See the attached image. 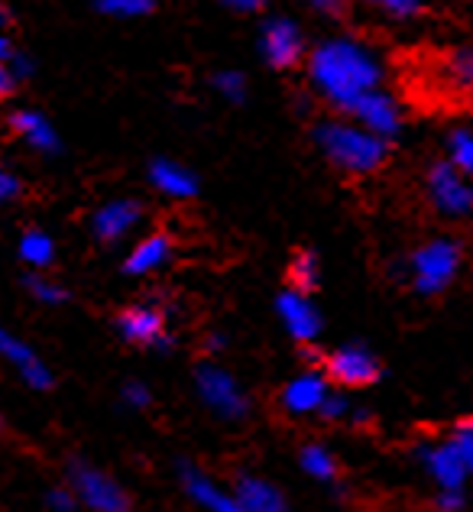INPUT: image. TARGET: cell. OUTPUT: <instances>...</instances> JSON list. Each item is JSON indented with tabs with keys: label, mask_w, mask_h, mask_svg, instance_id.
I'll list each match as a JSON object with an SVG mask.
<instances>
[{
	"label": "cell",
	"mask_w": 473,
	"mask_h": 512,
	"mask_svg": "<svg viewBox=\"0 0 473 512\" xmlns=\"http://www.w3.org/2000/svg\"><path fill=\"white\" fill-rule=\"evenodd\" d=\"M237 496L250 512H292V506H289L286 496H282V490L273 487L269 480L256 477V474H243L237 480Z\"/></svg>",
	"instance_id": "44dd1931"
},
{
	"label": "cell",
	"mask_w": 473,
	"mask_h": 512,
	"mask_svg": "<svg viewBox=\"0 0 473 512\" xmlns=\"http://www.w3.org/2000/svg\"><path fill=\"white\" fill-rule=\"evenodd\" d=\"M315 13H324V17H344L347 13V0H302Z\"/></svg>",
	"instance_id": "8d00e7d4"
},
{
	"label": "cell",
	"mask_w": 473,
	"mask_h": 512,
	"mask_svg": "<svg viewBox=\"0 0 473 512\" xmlns=\"http://www.w3.org/2000/svg\"><path fill=\"white\" fill-rule=\"evenodd\" d=\"M308 39L305 30L292 17H266L260 26V56L269 69L295 72L308 59Z\"/></svg>",
	"instance_id": "8992f818"
},
{
	"label": "cell",
	"mask_w": 473,
	"mask_h": 512,
	"mask_svg": "<svg viewBox=\"0 0 473 512\" xmlns=\"http://www.w3.org/2000/svg\"><path fill=\"white\" fill-rule=\"evenodd\" d=\"M120 399H124V406H130V409H150L153 393H150V386H146V383L127 380L124 389H120Z\"/></svg>",
	"instance_id": "1f68e13d"
},
{
	"label": "cell",
	"mask_w": 473,
	"mask_h": 512,
	"mask_svg": "<svg viewBox=\"0 0 473 512\" xmlns=\"http://www.w3.org/2000/svg\"><path fill=\"white\" fill-rule=\"evenodd\" d=\"M299 464H302L305 474L312 480H318V483H334L337 474H341L337 457L324 448V444H305V448L299 451Z\"/></svg>",
	"instance_id": "7402d4cb"
},
{
	"label": "cell",
	"mask_w": 473,
	"mask_h": 512,
	"mask_svg": "<svg viewBox=\"0 0 473 512\" xmlns=\"http://www.w3.org/2000/svg\"><path fill=\"white\" fill-rule=\"evenodd\" d=\"M289 282L302 292H315L321 286V260L315 250H295L289 260Z\"/></svg>",
	"instance_id": "603a6c76"
},
{
	"label": "cell",
	"mask_w": 473,
	"mask_h": 512,
	"mask_svg": "<svg viewBox=\"0 0 473 512\" xmlns=\"http://www.w3.org/2000/svg\"><path fill=\"white\" fill-rule=\"evenodd\" d=\"M324 373L331 376L334 386L341 389H363V386H373L376 380L383 376V363L380 357L373 354L367 344H341L334 347L328 357H324Z\"/></svg>",
	"instance_id": "ba28073f"
},
{
	"label": "cell",
	"mask_w": 473,
	"mask_h": 512,
	"mask_svg": "<svg viewBox=\"0 0 473 512\" xmlns=\"http://www.w3.org/2000/svg\"><path fill=\"white\" fill-rule=\"evenodd\" d=\"M10 26H13V10L4 4L0 7V33H10Z\"/></svg>",
	"instance_id": "b9f144b4"
},
{
	"label": "cell",
	"mask_w": 473,
	"mask_h": 512,
	"mask_svg": "<svg viewBox=\"0 0 473 512\" xmlns=\"http://www.w3.org/2000/svg\"><path fill=\"white\" fill-rule=\"evenodd\" d=\"M312 140L318 146V153L328 159L334 169H341L347 175H373L386 166L389 150L393 143L376 137L373 130H367L357 120H350L344 114L337 117H321L312 127Z\"/></svg>",
	"instance_id": "7a4b0ae2"
},
{
	"label": "cell",
	"mask_w": 473,
	"mask_h": 512,
	"mask_svg": "<svg viewBox=\"0 0 473 512\" xmlns=\"http://www.w3.org/2000/svg\"><path fill=\"white\" fill-rule=\"evenodd\" d=\"M0 65H7V69H10L13 75H17L23 85L30 82V78L36 75V62H33V56H30V52H23V49H17L10 59H4Z\"/></svg>",
	"instance_id": "e575fe53"
},
{
	"label": "cell",
	"mask_w": 473,
	"mask_h": 512,
	"mask_svg": "<svg viewBox=\"0 0 473 512\" xmlns=\"http://www.w3.org/2000/svg\"><path fill=\"white\" fill-rule=\"evenodd\" d=\"M350 120H357V124H363L367 130H373L376 137H383L393 143L399 133H402V124H405V117H402V104L393 91H389L386 85L383 88H376L370 94H363V98L350 107V114H344Z\"/></svg>",
	"instance_id": "8fae6325"
},
{
	"label": "cell",
	"mask_w": 473,
	"mask_h": 512,
	"mask_svg": "<svg viewBox=\"0 0 473 512\" xmlns=\"http://www.w3.org/2000/svg\"><path fill=\"white\" fill-rule=\"evenodd\" d=\"M0 354H4V360L20 373V380L30 389H36V393H49V389L56 386V376H52L49 363L23 338H17V334L0 331Z\"/></svg>",
	"instance_id": "2e32d148"
},
{
	"label": "cell",
	"mask_w": 473,
	"mask_h": 512,
	"mask_svg": "<svg viewBox=\"0 0 473 512\" xmlns=\"http://www.w3.org/2000/svg\"><path fill=\"white\" fill-rule=\"evenodd\" d=\"M276 315L282 321V328L289 331V338L295 344H315L324 331V318L318 312V305L312 299V292H302V289H282L276 295Z\"/></svg>",
	"instance_id": "9c48e42d"
},
{
	"label": "cell",
	"mask_w": 473,
	"mask_h": 512,
	"mask_svg": "<svg viewBox=\"0 0 473 512\" xmlns=\"http://www.w3.org/2000/svg\"><path fill=\"white\" fill-rule=\"evenodd\" d=\"M360 4H370L393 20H415L428 10V0H360Z\"/></svg>",
	"instance_id": "f1b7e54d"
},
{
	"label": "cell",
	"mask_w": 473,
	"mask_h": 512,
	"mask_svg": "<svg viewBox=\"0 0 473 512\" xmlns=\"http://www.w3.org/2000/svg\"><path fill=\"white\" fill-rule=\"evenodd\" d=\"M81 506V500H78V493L69 487V490H65V487H56V490H49L46 493V509L49 512H75Z\"/></svg>",
	"instance_id": "836d02e7"
},
{
	"label": "cell",
	"mask_w": 473,
	"mask_h": 512,
	"mask_svg": "<svg viewBox=\"0 0 473 512\" xmlns=\"http://www.w3.org/2000/svg\"><path fill=\"white\" fill-rule=\"evenodd\" d=\"M415 457L425 467V474L438 483V490H464L467 477H473L451 441H422L415 448Z\"/></svg>",
	"instance_id": "7c38bea8"
},
{
	"label": "cell",
	"mask_w": 473,
	"mask_h": 512,
	"mask_svg": "<svg viewBox=\"0 0 473 512\" xmlns=\"http://www.w3.org/2000/svg\"><path fill=\"white\" fill-rule=\"evenodd\" d=\"M308 85L337 114H350L363 94L386 85V65L354 36H328L305 59Z\"/></svg>",
	"instance_id": "6da1fadb"
},
{
	"label": "cell",
	"mask_w": 473,
	"mask_h": 512,
	"mask_svg": "<svg viewBox=\"0 0 473 512\" xmlns=\"http://www.w3.org/2000/svg\"><path fill=\"white\" fill-rule=\"evenodd\" d=\"M211 88L218 91V98H224L227 104H243L247 101V75H243L240 69H221L211 75Z\"/></svg>",
	"instance_id": "4316f807"
},
{
	"label": "cell",
	"mask_w": 473,
	"mask_h": 512,
	"mask_svg": "<svg viewBox=\"0 0 473 512\" xmlns=\"http://www.w3.org/2000/svg\"><path fill=\"white\" fill-rule=\"evenodd\" d=\"M467 500H464V490H441V496L435 500L438 512H464Z\"/></svg>",
	"instance_id": "d590c367"
},
{
	"label": "cell",
	"mask_w": 473,
	"mask_h": 512,
	"mask_svg": "<svg viewBox=\"0 0 473 512\" xmlns=\"http://www.w3.org/2000/svg\"><path fill=\"white\" fill-rule=\"evenodd\" d=\"M373 412L363 409V406H354V412H350V425H370Z\"/></svg>",
	"instance_id": "60d3db41"
},
{
	"label": "cell",
	"mask_w": 473,
	"mask_h": 512,
	"mask_svg": "<svg viewBox=\"0 0 473 512\" xmlns=\"http://www.w3.org/2000/svg\"><path fill=\"white\" fill-rule=\"evenodd\" d=\"M448 159L473 179V130L470 127H454L448 133Z\"/></svg>",
	"instance_id": "83f0119b"
},
{
	"label": "cell",
	"mask_w": 473,
	"mask_h": 512,
	"mask_svg": "<svg viewBox=\"0 0 473 512\" xmlns=\"http://www.w3.org/2000/svg\"><path fill=\"white\" fill-rule=\"evenodd\" d=\"M214 4H221L234 13H263L266 10V0H214Z\"/></svg>",
	"instance_id": "74e56055"
},
{
	"label": "cell",
	"mask_w": 473,
	"mask_h": 512,
	"mask_svg": "<svg viewBox=\"0 0 473 512\" xmlns=\"http://www.w3.org/2000/svg\"><path fill=\"white\" fill-rule=\"evenodd\" d=\"M23 289L39 305H65L69 302V289H65L62 282L49 279L46 273H33V269L23 276Z\"/></svg>",
	"instance_id": "d4e9b609"
},
{
	"label": "cell",
	"mask_w": 473,
	"mask_h": 512,
	"mask_svg": "<svg viewBox=\"0 0 473 512\" xmlns=\"http://www.w3.org/2000/svg\"><path fill=\"white\" fill-rule=\"evenodd\" d=\"M435 512H438V509H435Z\"/></svg>",
	"instance_id": "7bdbcfd3"
},
{
	"label": "cell",
	"mask_w": 473,
	"mask_h": 512,
	"mask_svg": "<svg viewBox=\"0 0 473 512\" xmlns=\"http://www.w3.org/2000/svg\"><path fill=\"white\" fill-rule=\"evenodd\" d=\"M441 75L457 91L473 94V49H451L441 62Z\"/></svg>",
	"instance_id": "cb8c5ba5"
},
{
	"label": "cell",
	"mask_w": 473,
	"mask_h": 512,
	"mask_svg": "<svg viewBox=\"0 0 473 512\" xmlns=\"http://www.w3.org/2000/svg\"><path fill=\"white\" fill-rule=\"evenodd\" d=\"M114 328H117V334L127 344L150 347V350L162 341V334H169V328H166V312H162L156 302L127 305L124 312H117Z\"/></svg>",
	"instance_id": "5bb4252c"
},
{
	"label": "cell",
	"mask_w": 473,
	"mask_h": 512,
	"mask_svg": "<svg viewBox=\"0 0 473 512\" xmlns=\"http://www.w3.org/2000/svg\"><path fill=\"white\" fill-rule=\"evenodd\" d=\"M94 10L111 20H140L156 10V0H94Z\"/></svg>",
	"instance_id": "484cf974"
},
{
	"label": "cell",
	"mask_w": 473,
	"mask_h": 512,
	"mask_svg": "<svg viewBox=\"0 0 473 512\" xmlns=\"http://www.w3.org/2000/svg\"><path fill=\"white\" fill-rule=\"evenodd\" d=\"M146 182H150L159 195H166L172 201H188L201 192L195 169H188L185 163L169 159V156H156L146 163Z\"/></svg>",
	"instance_id": "ac0fdd59"
},
{
	"label": "cell",
	"mask_w": 473,
	"mask_h": 512,
	"mask_svg": "<svg viewBox=\"0 0 473 512\" xmlns=\"http://www.w3.org/2000/svg\"><path fill=\"white\" fill-rule=\"evenodd\" d=\"M425 192L431 208L441 218H467V214H473V179L457 169L451 159H438V163L428 166Z\"/></svg>",
	"instance_id": "5b68a950"
},
{
	"label": "cell",
	"mask_w": 473,
	"mask_h": 512,
	"mask_svg": "<svg viewBox=\"0 0 473 512\" xmlns=\"http://www.w3.org/2000/svg\"><path fill=\"white\" fill-rule=\"evenodd\" d=\"M7 127L13 137H20L30 150H36L39 156H59L62 153V137L56 124L36 107H13L7 114Z\"/></svg>",
	"instance_id": "9a60e30c"
},
{
	"label": "cell",
	"mask_w": 473,
	"mask_h": 512,
	"mask_svg": "<svg viewBox=\"0 0 473 512\" xmlns=\"http://www.w3.org/2000/svg\"><path fill=\"white\" fill-rule=\"evenodd\" d=\"M172 253H175L172 250V237L162 234V231H153V234L140 237L137 244L130 247V253L124 256V266H120V269H124V273L133 276V279L153 276L172 260Z\"/></svg>",
	"instance_id": "d6986e66"
},
{
	"label": "cell",
	"mask_w": 473,
	"mask_h": 512,
	"mask_svg": "<svg viewBox=\"0 0 473 512\" xmlns=\"http://www.w3.org/2000/svg\"><path fill=\"white\" fill-rule=\"evenodd\" d=\"M20 85H23L20 78L13 75L7 65H0V94H4V98H13V94L20 91Z\"/></svg>",
	"instance_id": "f35d334b"
},
{
	"label": "cell",
	"mask_w": 473,
	"mask_h": 512,
	"mask_svg": "<svg viewBox=\"0 0 473 512\" xmlns=\"http://www.w3.org/2000/svg\"><path fill=\"white\" fill-rule=\"evenodd\" d=\"M23 192H26V185H23V179L13 169H0V201L4 205H13V201H20L23 198Z\"/></svg>",
	"instance_id": "d6a6232c"
},
{
	"label": "cell",
	"mask_w": 473,
	"mask_h": 512,
	"mask_svg": "<svg viewBox=\"0 0 473 512\" xmlns=\"http://www.w3.org/2000/svg\"><path fill=\"white\" fill-rule=\"evenodd\" d=\"M350 412H354L350 399L344 393H334V389H331V396L324 399V406H321L318 415H321L324 422H344V419H350Z\"/></svg>",
	"instance_id": "4dcf8cb0"
},
{
	"label": "cell",
	"mask_w": 473,
	"mask_h": 512,
	"mask_svg": "<svg viewBox=\"0 0 473 512\" xmlns=\"http://www.w3.org/2000/svg\"><path fill=\"white\" fill-rule=\"evenodd\" d=\"M448 441H451L454 448H457V454L464 457V464L470 467V474H473V419L457 422Z\"/></svg>",
	"instance_id": "f546056e"
},
{
	"label": "cell",
	"mask_w": 473,
	"mask_h": 512,
	"mask_svg": "<svg viewBox=\"0 0 473 512\" xmlns=\"http://www.w3.org/2000/svg\"><path fill=\"white\" fill-rule=\"evenodd\" d=\"M464 266V247L454 237H431L409 256V279L418 295H441L454 286Z\"/></svg>",
	"instance_id": "3957f363"
},
{
	"label": "cell",
	"mask_w": 473,
	"mask_h": 512,
	"mask_svg": "<svg viewBox=\"0 0 473 512\" xmlns=\"http://www.w3.org/2000/svg\"><path fill=\"white\" fill-rule=\"evenodd\" d=\"M69 487L91 512H133L127 490L107 470L88 461H69Z\"/></svg>",
	"instance_id": "52a82bcc"
},
{
	"label": "cell",
	"mask_w": 473,
	"mask_h": 512,
	"mask_svg": "<svg viewBox=\"0 0 473 512\" xmlns=\"http://www.w3.org/2000/svg\"><path fill=\"white\" fill-rule=\"evenodd\" d=\"M56 237L43 227H26L17 240V256L26 269H33V273H49L52 263H56Z\"/></svg>",
	"instance_id": "ffe728a7"
},
{
	"label": "cell",
	"mask_w": 473,
	"mask_h": 512,
	"mask_svg": "<svg viewBox=\"0 0 473 512\" xmlns=\"http://www.w3.org/2000/svg\"><path fill=\"white\" fill-rule=\"evenodd\" d=\"M146 218V208L140 198H107L104 205L91 211V237L98 244H120L124 237H130Z\"/></svg>",
	"instance_id": "30bf717a"
},
{
	"label": "cell",
	"mask_w": 473,
	"mask_h": 512,
	"mask_svg": "<svg viewBox=\"0 0 473 512\" xmlns=\"http://www.w3.org/2000/svg\"><path fill=\"white\" fill-rule=\"evenodd\" d=\"M224 347H227V334H221V331H211L208 338H205V350H208V354H221Z\"/></svg>",
	"instance_id": "ab89813d"
},
{
	"label": "cell",
	"mask_w": 473,
	"mask_h": 512,
	"mask_svg": "<svg viewBox=\"0 0 473 512\" xmlns=\"http://www.w3.org/2000/svg\"><path fill=\"white\" fill-rule=\"evenodd\" d=\"M328 396H331V376L324 373V367H305L282 386L279 406L289 415H318Z\"/></svg>",
	"instance_id": "4fadbf2b"
},
{
	"label": "cell",
	"mask_w": 473,
	"mask_h": 512,
	"mask_svg": "<svg viewBox=\"0 0 473 512\" xmlns=\"http://www.w3.org/2000/svg\"><path fill=\"white\" fill-rule=\"evenodd\" d=\"M195 393L224 422H243L250 415V396L247 389L237 383L231 370H224L221 363H198L195 367Z\"/></svg>",
	"instance_id": "277c9868"
},
{
	"label": "cell",
	"mask_w": 473,
	"mask_h": 512,
	"mask_svg": "<svg viewBox=\"0 0 473 512\" xmlns=\"http://www.w3.org/2000/svg\"><path fill=\"white\" fill-rule=\"evenodd\" d=\"M179 480H182V487L185 493L192 496V500L201 506V509H208V512H250L247 506H243V500L234 493H224L218 483H214L205 470H201L198 464L192 461H182L179 464Z\"/></svg>",
	"instance_id": "e0dca14e"
}]
</instances>
